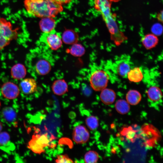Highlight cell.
I'll return each instance as SVG.
<instances>
[{"mask_svg":"<svg viewBox=\"0 0 163 163\" xmlns=\"http://www.w3.org/2000/svg\"><path fill=\"white\" fill-rule=\"evenodd\" d=\"M24 4L29 14L42 18H54L63 9L62 5L54 0H44L39 3H33L30 0H24Z\"/></svg>","mask_w":163,"mask_h":163,"instance_id":"obj_1","label":"cell"},{"mask_svg":"<svg viewBox=\"0 0 163 163\" xmlns=\"http://www.w3.org/2000/svg\"><path fill=\"white\" fill-rule=\"evenodd\" d=\"M94 7L100 12L105 21L113 39L118 44L123 41L124 36L119 31L110 11L111 3L108 0H94Z\"/></svg>","mask_w":163,"mask_h":163,"instance_id":"obj_2","label":"cell"},{"mask_svg":"<svg viewBox=\"0 0 163 163\" xmlns=\"http://www.w3.org/2000/svg\"><path fill=\"white\" fill-rule=\"evenodd\" d=\"M18 28H14L11 23L6 19L0 17V49L8 44L16 38Z\"/></svg>","mask_w":163,"mask_h":163,"instance_id":"obj_3","label":"cell"},{"mask_svg":"<svg viewBox=\"0 0 163 163\" xmlns=\"http://www.w3.org/2000/svg\"><path fill=\"white\" fill-rule=\"evenodd\" d=\"M109 76L104 71L96 69L92 72L89 77V82L92 88L96 91H100L106 88Z\"/></svg>","mask_w":163,"mask_h":163,"instance_id":"obj_4","label":"cell"},{"mask_svg":"<svg viewBox=\"0 0 163 163\" xmlns=\"http://www.w3.org/2000/svg\"><path fill=\"white\" fill-rule=\"evenodd\" d=\"M41 40L53 50H57L62 45L60 34L55 29L47 33H43L40 37Z\"/></svg>","mask_w":163,"mask_h":163,"instance_id":"obj_5","label":"cell"},{"mask_svg":"<svg viewBox=\"0 0 163 163\" xmlns=\"http://www.w3.org/2000/svg\"><path fill=\"white\" fill-rule=\"evenodd\" d=\"M73 140L77 144H82L87 142L89 140L90 134L86 128L82 125L75 126L72 132Z\"/></svg>","mask_w":163,"mask_h":163,"instance_id":"obj_6","label":"cell"},{"mask_svg":"<svg viewBox=\"0 0 163 163\" xmlns=\"http://www.w3.org/2000/svg\"><path fill=\"white\" fill-rule=\"evenodd\" d=\"M1 91L5 97L10 99L16 98L19 94V90L18 86L10 82L4 84L2 87Z\"/></svg>","mask_w":163,"mask_h":163,"instance_id":"obj_7","label":"cell"},{"mask_svg":"<svg viewBox=\"0 0 163 163\" xmlns=\"http://www.w3.org/2000/svg\"><path fill=\"white\" fill-rule=\"evenodd\" d=\"M131 64L128 58H122L116 62V70L122 77H127L128 73L132 69Z\"/></svg>","mask_w":163,"mask_h":163,"instance_id":"obj_8","label":"cell"},{"mask_svg":"<svg viewBox=\"0 0 163 163\" xmlns=\"http://www.w3.org/2000/svg\"><path fill=\"white\" fill-rule=\"evenodd\" d=\"M22 92L26 94H30L35 92L37 88L35 80L33 78H27L22 80L20 84Z\"/></svg>","mask_w":163,"mask_h":163,"instance_id":"obj_9","label":"cell"},{"mask_svg":"<svg viewBox=\"0 0 163 163\" xmlns=\"http://www.w3.org/2000/svg\"><path fill=\"white\" fill-rule=\"evenodd\" d=\"M52 89L56 95H62L68 91V85L66 82L63 79H57L53 82L52 85Z\"/></svg>","mask_w":163,"mask_h":163,"instance_id":"obj_10","label":"cell"},{"mask_svg":"<svg viewBox=\"0 0 163 163\" xmlns=\"http://www.w3.org/2000/svg\"><path fill=\"white\" fill-rule=\"evenodd\" d=\"M35 68L37 74L41 75H45L50 71L51 66L50 62L47 60L40 59L36 62Z\"/></svg>","mask_w":163,"mask_h":163,"instance_id":"obj_11","label":"cell"},{"mask_svg":"<svg viewBox=\"0 0 163 163\" xmlns=\"http://www.w3.org/2000/svg\"><path fill=\"white\" fill-rule=\"evenodd\" d=\"M116 97V94L111 89L105 88L101 91L100 98L102 102L106 105H109L113 103Z\"/></svg>","mask_w":163,"mask_h":163,"instance_id":"obj_12","label":"cell"},{"mask_svg":"<svg viewBox=\"0 0 163 163\" xmlns=\"http://www.w3.org/2000/svg\"><path fill=\"white\" fill-rule=\"evenodd\" d=\"M53 18H43L39 22L40 27L43 33H49L54 29L56 23Z\"/></svg>","mask_w":163,"mask_h":163,"instance_id":"obj_13","label":"cell"},{"mask_svg":"<svg viewBox=\"0 0 163 163\" xmlns=\"http://www.w3.org/2000/svg\"><path fill=\"white\" fill-rule=\"evenodd\" d=\"M158 39L157 36L153 34H146L142 39V42L144 47L149 50L155 47L158 44Z\"/></svg>","mask_w":163,"mask_h":163,"instance_id":"obj_14","label":"cell"},{"mask_svg":"<svg viewBox=\"0 0 163 163\" xmlns=\"http://www.w3.org/2000/svg\"><path fill=\"white\" fill-rule=\"evenodd\" d=\"M143 75L139 67L132 68L128 73L127 78L129 81L135 83L140 82L143 78Z\"/></svg>","mask_w":163,"mask_h":163,"instance_id":"obj_15","label":"cell"},{"mask_svg":"<svg viewBox=\"0 0 163 163\" xmlns=\"http://www.w3.org/2000/svg\"><path fill=\"white\" fill-rule=\"evenodd\" d=\"M126 98L127 101L129 104L135 105L137 104L140 102L142 96L138 91L131 90L129 91L127 93Z\"/></svg>","mask_w":163,"mask_h":163,"instance_id":"obj_16","label":"cell"},{"mask_svg":"<svg viewBox=\"0 0 163 163\" xmlns=\"http://www.w3.org/2000/svg\"><path fill=\"white\" fill-rule=\"evenodd\" d=\"M147 95L149 99L153 101H157L162 97L161 90L158 86H152L150 87L147 91Z\"/></svg>","mask_w":163,"mask_h":163,"instance_id":"obj_17","label":"cell"},{"mask_svg":"<svg viewBox=\"0 0 163 163\" xmlns=\"http://www.w3.org/2000/svg\"><path fill=\"white\" fill-rule=\"evenodd\" d=\"M62 41L66 44H73L77 41L78 37L74 31L67 30L62 34Z\"/></svg>","mask_w":163,"mask_h":163,"instance_id":"obj_18","label":"cell"},{"mask_svg":"<svg viewBox=\"0 0 163 163\" xmlns=\"http://www.w3.org/2000/svg\"><path fill=\"white\" fill-rule=\"evenodd\" d=\"M115 107L117 111L121 114H124L129 111L130 107L129 103L124 100L120 99L116 101Z\"/></svg>","mask_w":163,"mask_h":163,"instance_id":"obj_19","label":"cell"},{"mask_svg":"<svg viewBox=\"0 0 163 163\" xmlns=\"http://www.w3.org/2000/svg\"><path fill=\"white\" fill-rule=\"evenodd\" d=\"M11 73L12 76L14 78L20 79L23 78L26 74L25 68L21 64H16L12 68Z\"/></svg>","mask_w":163,"mask_h":163,"instance_id":"obj_20","label":"cell"},{"mask_svg":"<svg viewBox=\"0 0 163 163\" xmlns=\"http://www.w3.org/2000/svg\"><path fill=\"white\" fill-rule=\"evenodd\" d=\"M2 113L4 118L8 121H12L16 119V112L11 107H5L2 110Z\"/></svg>","mask_w":163,"mask_h":163,"instance_id":"obj_21","label":"cell"},{"mask_svg":"<svg viewBox=\"0 0 163 163\" xmlns=\"http://www.w3.org/2000/svg\"><path fill=\"white\" fill-rule=\"evenodd\" d=\"M98 158V154L94 151H89L84 155V161L86 163H96Z\"/></svg>","mask_w":163,"mask_h":163,"instance_id":"obj_22","label":"cell"},{"mask_svg":"<svg viewBox=\"0 0 163 163\" xmlns=\"http://www.w3.org/2000/svg\"><path fill=\"white\" fill-rule=\"evenodd\" d=\"M85 52L84 48L81 44L75 43L70 49L71 54L74 56L80 57L82 56Z\"/></svg>","mask_w":163,"mask_h":163,"instance_id":"obj_23","label":"cell"},{"mask_svg":"<svg viewBox=\"0 0 163 163\" xmlns=\"http://www.w3.org/2000/svg\"><path fill=\"white\" fill-rule=\"evenodd\" d=\"M28 147L33 152L36 154H40L45 152L44 148L39 146L32 137L28 142Z\"/></svg>","mask_w":163,"mask_h":163,"instance_id":"obj_24","label":"cell"},{"mask_svg":"<svg viewBox=\"0 0 163 163\" xmlns=\"http://www.w3.org/2000/svg\"><path fill=\"white\" fill-rule=\"evenodd\" d=\"M85 123L89 129L91 130L96 129L98 126V119L94 116H91L86 118Z\"/></svg>","mask_w":163,"mask_h":163,"instance_id":"obj_25","label":"cell"},{"mask_svg":"<svg viewBox=\"0 0 163 163\" xmlns=\"http://www.w3.org/2000/svg\"><path fill=\"white\" fill-rule=\"evenodd\" d=\"M55 162L59 163L74 162L67 154L57 155Z\"/></svg>","mask_w":163,"mask_h":163,"instance_id":"obj_26","label":"cell"},{"mask_svg":"<svg viewBox=\"0 0 163 163\" xmlns=\"http://www.w3.org/2000/svg\"><path fill=\"white\" fill-rule=\"evenodd\" d=\"M151 30L152 34L156 36H160L162 33V26L160 24H155L152 26Z\"/></svg>","mask_w":163,"mask_h":163,"instance_id":"obj_27","label":"cell"},{"mask_svg":"<svg viewBox=\"0 0 163 163\" xmlns=\"http://www.w3.org/2000/svg\"><path fill=\"white\" fill-rule=\"evenodd\" d=\"M10 139V136L8 133L5 132H0V145H6Z\"/></svg>","mask_w":163,"mask_h":163,"instance_id":"obj_28","label":"cell"},{"mask_svg":"<svg viewBox=\"0 0 163 163\" xmlns=\"http://www.w3.org/2000/svg\"><path fill=\"white\" fill-rule=\"evenodd\" d=\"M57 3L61 4H66L69 2L71 0H54Z\"/></svg>","mask_w":163,"mask_h":163,"instance_id":"obj_29","label":"cell"},{"mask_svg":"<svg viewBox=\"0 0 163 163\" xmlns=\"http://www.w3.org/2000/svg\"><path fill=\"white\" fill-rule=\"evenodd\" d=\"M157 18L158 21L163 22V11H161L158 13L157 15Z\"/></svg>","mask_w":163,"mask_h":163,"instance_id":"obj_30","label":"cell"},{"mask_svg":"<svg viewBox=\"0 0 163 163\" xmlns=\"http://www.w3.org/2000/svg\"><path fill=\"white\" fill-rule=\"evenodd\" d=\"M34 3H39L42 2L44 0H30Z\"/></svg>","mask_w":163,"mask_h":163,"instance_id":"obj_31","label":"cell"},{"mask_svg":"<svg viewBox=\"0 0 163 163\" xmlns=\"http://www.w3.org/2000/svg\"><path fill=\"white\" fill-rule=\"evenodd\" d=\"M2 128V123L0 122V132H1Z\"/></svg>","mask_w":163,"mask_h":163,"instance_id":"obj_32","label":"cell"},{"mask_svg":"<svg viewBox=\"0 0 163 163\" xmlns=\"http://www.w3.org/2000/svg\"><path fill=\"white\" fill-rule=\"evenodd\" d=\"M1 103L0 102V107H1Z\"/></svg>","mask_w":163,"mask_h":163,"instance_id":"obj_33","label":"cell"}]
</instances>
